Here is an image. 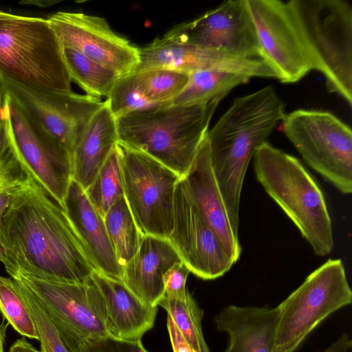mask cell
I'll return each instance as SVG.
<instances>
[{
  "label": "cell",
  "instance_id": "cell-4",
  "mask_svg": "<svg viewBox=\"0 0 352 352\" xmlns=\"http://www.w3.org/2000/svg\"><path fill=\"white\" fill-rule=\"evenodd\" d=\"M257 181L295 224L316 254L333 248L332 223L324 195L295 157L265 142L256 151Z\"/></svg>",
  "mask_w": 352,
  "mask_h": 352
},
{
  "label": "cell",
  "instance_id": "cell-40",
  "mask_svg": "<svg viewBox=\"0 0 352 352\" xmlns=\"http://www.w3.org/2000/svg\"><path fill=\"white\" fill-rule=\"evenodd\" d=\"M5 102V93L4 91L0 84V120L2 118V114L4 107Z\"/></svg>",
  "mask_w": 352,
  "mask_h": 352
},
{
  "label": "cell",
  "instance_id": "cell-30",
  "mask_svg": "<svg viewBox=\"0 0 352 352\" xmlns=\"http://www.w3.org/2000/svg\"><path fill=\"white\" fill-rule=\"evenodd\" d=\"M138 72L145 95L158 105L170 104L185 87L189 77L188 74L166 69Z\"/></svg>",
  "mask_w": 352,
  "mask_h": 352
},
{
  "label": "cell",
  "instance_id": "cell-28",
  "mask_svg": "<svg viewBox=\"0 0 352 352\" xmlns=\"http://www.w3.org/2000/svg\"><path fill=\"white\" fill-rule=\"evenodd\" d=\"M91 204L103 217L110 207L124 197V186L119 153L116 146L85 190Z\"/></svg>",
  "mask_w": 352,
  "mask_h": 352
},
{
  "label": "cell",
  "instance_id": "cell-34",
  "mask_svg": "<svg viewBox=\"0 0 352 352\" xmlns=\"http://www.w3.org/2000/svg\"><path fill=\"white\" fill-rule=\"evenodd\" d=\"M77 352H148L141 340H126L110 334L84 341Z\"/></svg>",
  "mask_w": 352,
  "mask_h": 352
},
{
  "label": "cell",
  "instance_id": "cell-29",
  "mask_svg": "<svg viewBox=\"0 0 352 352\" xmlns=\"http://www.w3.org/2000/svg\"><path fill=\"white\" fill-rule=\"evenodd\" d=\"M105 101L116 119L134 111L162 106L148 99L138 72L121 76Z\"/></svg>",
  "mask_w": 352,
  "mask_h": 352
},
{
  "label": "cell",
  "instance_id": "cell-12",
  "mask_svg": "<svg viewBox=\"0 0 352 352\" xmlns=\"http://www.w3.org/2000/svg\"><path fill=\"white\" fill-rule=\"evenodd\" d=\"M261 59L283 83H294L313 70L287 1L247 0Z\"/></svg>",
  "mask_w": 352,
  "mask_h": 352
},
{
  "label": "cell",
  "instance_id": "cell-16",
  "mask_svg": "<svg viewBox=\"0 0 352 352\" xmlns=\"http://www.w3.org/2000/svg\"><path fill=\"white\" fill-rule=\"evenodd\" d=\"M48 21L63 46L113 70L120 76L136 71L139 48L114 32L102 17L58 12Z\"/></svg>",
  "mask_w": 352,
  "mask_h": 352
},
{
  "label": "cell",
  "instance_id": "cell-33",
  "mask_svg": "<svg viewBox=\"0 0 352 352\" xmlns=\"http://www.w3.org/2000/svg\"><path fill=\"white\" fill-rule=\"evenodd\" d=\"M26 177L11 149L0 162V217L9 206L14 190Z\"/></svg>",
  "mask_w": 352,
  "mask_h": 352
},
{
  "label": "cell",
  "instance_id": "cell-36",
  "mask_svg": "<svg viewBox=\"0 0 352 352\" xmlns=\"http://www.w3.org/2000/svg\"><path fill=\"white\" fill-rule=\"evenodd\" d=\"M167 328L173 352H195L183 338L168 316H167Z\"/></svg>",
  "mask_w": 352,
  "mask_h": 352
},
{
  "label": "cell",
  "instance_id": "cell-22",
  "mask_svg": "<svg viewBox=\"0 0 352 352\" xmlns=\"http://www.w3.org/2000/svg\"><path fill=\"white\" fill-rule=\"evenodd\" d=\"M91 277L104 300L109 334L122 339L141 340L153 327L157 307L144 304L122 281L96 270Z\"/></svg>",
  "mask_w": 352,
  "mask_h": 352
},
{
  "label": "cell",
  "instance_id": "cell-42",
  "mask_svg": "<svg viewBox=\"0 0 352 352\" xmlns=\"http://www.w3.org/2000/svg\"><path fill=\"white\" fill-rule=\"evenodd\" d=\"M1 256H2V252H1V250L0 248V261H1Z\"/></svg>",
  "mask_w": 352,
  "mask_h": 352
},
{
  "label": "cell",
  "instance_id": "cell-32",
  "mask_svg": "<svg viewBox=\"0 0 352 352\" xmlns=\"http://www.w3.org/2000/svg\"><path fill=\"white\" fill-rule=\"evenodd\" d=\"M13 280L35 323L41 352H76L46 315L34 295L21 283Z\"/></svg>",
  "mask_w": 352,
  "mask_h": 352
},
{
  "label": "cell",
  "instance_id": "cell-39",
  "mask_svg": "<svg viewBox=\"0 0 352 352\" xmlns=\"http://www.w3.org/2000/svg\"><path fill=\"white\" fill-rule=\"evenodd\" d=\"M8 352H41V351H38L25 338H21L10 346Z\"/></svg>",
  "mask_w": 352,
  "mask_h": 352
},
{
  "label": "cell",
  "instance_id": "cell-6",
  "mask_svg": "<svg viewBox=\"0 0 352 352\" xmlns=\"http://www.w3.org/2000/svg\"><path fill=\"white\" fill-rule=\"evenodd\" d=\"M313 69L352 104V6L344 0L287 1Z\"/></svg>",
  "mask_w": 352,
  "mask_h": 352
},
{
  "label": "cell",
  "instance_id": "cell-7",
  "mask_svg": "<svg viewBox=\"0 0 352 352\" xmlns=\"http://www.w3.org/2000/svg\"><path fill=\"white\" fill-rule=\"evenodd\" d=\"M351 301L342 261L328 259L277 306L274 352H294L322 320Z\"/></svg>",
  "mask_w": 352,
  "mask_h": 352
},
{
  "label": "cell",
  "instance_id": "cell-23",
  "mask_svg": "<svg viewBox=\"0 0 352 352\" xmlns=\"http://www.w3.org/2000/svg\"><path fill=\"white\" fill-rule=\"evenodd\" d=\"M118 142L116 119L104 101L71 152L72 179L87 190Z\"/></svg>",
  "mask_w": 352,
  "mask_h": 352
},
{
  "label": "cell",
  "instance_id": "cell-1",
  "mask_svg": "<svg viewBox=\"0 0 352 352\" xmlns=\"http://www.w3.org/2000/svg\"><path fill=\"white\" fill-rule=\"evenodd\" d=\"M0 248L11 277L76 283L97 271L63 207L28 176L0 217Z\"/></svg>",
  "mask_w": 352,
  "mask_h": 352
},
{
  "label": "cell",
  "instance_id": "cell-20",
  "mask_svg": "<svg viewBox=\"0 0 352 352\" xmlns=\"http://www.w3.org/2000/svg\"><path fill=\"white\" fill-rule=\"evenodd\" d=\"M181 262L168 239L144 235L138 252L122 269V282L144 304L157 307L164 294V274Z\"/></svg>",
  "mask_w": 352,
  "mask_h": 352
},
{
  "label": "cell",
  "instance_id": "cell-27",
  "mask_svg": "<svg viewBox=\"0 0 352 352\" xmlns=\"http://www.w3.org/2000/svg\"><path fill=\"white\" fill-rule=\"evenodd\" d=\"M157 305L166 311L183 338L195 352H210L202 331L203 311L189 292L183 299L162 296Z\"/></svg>",
  "mask_w": 352,
  "mask_h": 352
},
{
  "label": "cell",
  "instance_id": "cell-13",
  "mask_svg": "<svg viewBox=\"0 0 352 352\" xmlns=\"http://www.w3.org/2000/svg\"><path fill=\"white\" fill-rule=\"evenodd\" d=\"M168 240L190 272L202 279L221 277L234 264L197 207L184 177L175 186Z\"/></svg>",
  "mask_w": 352,
  "mask_h": 352
},
{
  "label": "cell",
  "instance_id": "cell-35",
  "mask_svg": "<svg viewBox=\"0 0 352 352\" xmlns=\"http://www.w3.org/2000/svg\"><path fill=\"white\" fill-rule=\"evenodd\" d=\"M190 272L183 263L173 265L164 275V296L175 299H183L188 294L186 280Z\"/></svg>",
  "mask_w": 352,
  "mask_h": 352
},
{
  "label": "cell",
  "instance_id": "cell-21",
  "mask_svg": "<svg viewBox=\"0 0 352 352\" xmlns=\"http://www.w3.org/2000/svg\"><path fill=\"white\" fill-rule=\"evenodd\" d=\"M218 331L227 333L225 352H274L278 307L229 305L214 318Z\"/></svg>",
  "mask_w": 352,
  "mask_h": 352
},
{
  "label": "cell",
  "instance_id": "cell-17",
  "mask_svg": "<svg viewBox=\"0 0 352 352\" xmlns=\"http://www.w3.org/2000/svg\"><path fill=\"white\" fill-rule=\"evenodd\" d=\"M140 63L135 72L166 69L190 74L217 69L252 77L276 78L271 68L259 58L232 57L181 41L168 32L139 48Z\"/></svg>",
  "mask_w": 352,
  "mask_h": 352
},
{
  "label": "cell",
  "instance_id": "cell-41",
  "mask_svg": "<svg viewBox=\"0 0 352 352\" xmlns=\"http://www.w3.org/2000/svg\"><path fill=\"white\" fill-rule=\"evenodd\" d=\"M0 352H3V338H2V335H1V330H0Z\"/></svg>",
  "mask_w": 352,
  "mask_h": 352
},
{
  "label": "cell",
  "instance_id": "cell-18",
  "mask_svg": "<svg viewBox=\"0 0 352 352\" xmlns=\"http://www.w3.org/2000/svg\"><path fill=\"white\" fill-rule=\"evenodd\" d=\"M185 178L190 195L202 216L219 238L226 254L236 263L241 248L231 228L226 206L214 176L208 142H202Z\"/></svg>",
  "mask_w": 352,
  "mask_h": 352
},
{
  "label": "cell",
  "instance_id": "cell-9",
  "mask_svg": "<svg viewBox=\"0 0 352 352\" xmlns=\"http://www.w3.org/2000/svg\"><path fill=\"white\" fill-rule=\"evenodd\" d=\"M124 196L143 235L168 239L173 228L174 195L181 178L149 155L118 142Z\"/></svg>",
  "mask_w": 352,
  "mask_h": 352
},
{
  "label": "cell",
  "instance_id": "cell-8",
  "mask_svg": "<svg viewBox=\"0 0 352 352\" xmlns=\"http://www.w3.org/2000/svg\"><path fill=\"white\" fill-rule=\"evenodd\" d=\"M283 129L304 161L340 192H352V131L333 113L297 109L285 115Z\"/></svg>",
  "mask_w": 352,
  "mask_h": 352
},
{
  "label": "cell",
  "instance_id": "cell-15",
  "mask_svg": "<svg viewBox=\"0 0 352 352\" xmlns=\"http://www.w3.org/2000/svg\"><path fill=\"white\" fill-rule=\"evenodd\" d=\"M3 89L69 154L104 101L89 95L34 91L0 76Z\"/></svg>",
  "mask_w": 352,
  "mask_h": 352
},
{
  "label": "cell",
  "instance_id": "cell-26",
  "mask_svg": "<svg viewBox=\"0 0 352 352\" xmlns=\"http://www.w3.org/2000/svg\"><path fill=\"white\" fill-rule=\"evenodd\" d=\"M63 54L72 80L76 81L87 95L108 98L121 76L69 47L63 46Z\"/></svg>",
  "mask_w": 352,
  "mask_h": 352
},
{
  "label": "cell",
  "instance_id": "cell-5",
  "mask_svg": "<svg viewBox=\"0 0 352 352\" xmlns=\"http://www.w3.org/2000/svg\"><path fill=\"white\" fill-rule=\"evenodd\" d=\"M0 76L37 91H72L63 46L48 19L0 11Z\"/></svg>",
  "mask_w": 352,
  "mask_h": 352
},
{
  "label": "cell",
  "instance_id": "cell-31",
  "mask_svg": "<svg viewBox=\"0 0 352 352\" xmlns=\"http://www.w3.org/2000/svg\"><path fill=\"white\" fill-rule=\"evenodd\" d=\"M0 312L21 336L38 340L32 317L12 278L0 275Z\"/></svg>",
  "mask_w": 352,
  "mask_h": 352
},
{
  "label": "cell",
  "instance_id": "cell-24",
  "mask_svg": "<svg viewBox=\"0 0 352 352\" xmlns=\"http://www.w3.org/2000/svg\"><path fill=\"white\" fill-rule=\"evenodd\" d=\"M250 78L245 74L223 70L197 71L189 74L186 85L170 104H200L222 99L234 87Z\"/></svg>",
  "mask_w": 352,
  "mask_h": 352
},
{
  "label": "cell",
  "instance_id": "cell-11",
  "mask_svg": "<svg viewBox=\"0 0 352 352\" xmlns=\"http://www.w3.org/2000/svg\"><path fill=\"white\" fill-rule=\"evenodd\" d=\"M4 93L1 119L14 156L25 175L63 206L72 180L69 153L50 136L12 96Z\"/></svg>",
  "mask_w": 352,
  "mask_h": 352
},
{
  "label": "cell",
  "instance_id": "cell-19",
  "mask_svg": "<svg viewBox=\"0 0 352 352\" xmlns=\"http://www.w3.org/2000/svg\"><path fill=\"white\" fill-rule=\"evenodd\" d=\"M63 207L97 271L122 281V270L103 217L91 204L85 190L73 179L69 183Z\"/></svg>",
  "mask_w": 352,
  "mask_h": 352
},
{
  "label": "cell",
  "instance_id": "cell-10",
  "mask_svg": "<svg viewBox=\"0 0 352 352\" xmlns=\"http://www.w3.org/2000/svg\"><path fill=\"white\" fill-rule=\"evenodd\" d=\"M26 287L65 340L77 352L85 340L109 334L107 309L90 276L83 283H65L25 274L12 276Z\"/></svg>",
  "mask_w": 352,
  "mask_h": 352
},
{
  "label": "cell",
  "instance_id": "cell-14",
  "mask_svg": "<svg viewBox=\"0 0 352 352\" xmlns=\"http://www.w3.org/2000/svg\"><path fill=\"white\" fill-rule=\"evenodd\" d=\"M168 33L232 57L261 59V47L247 0L224 1L196 19L175 26Z\"/></svg>",
  "mask_w": 352,
  "mask_h": 352
},
{
  "label": "cell",
  "instance_id": "cell-2",
  "mask_svg": "<svg viewBox=\"0 0 352 352\" xmlns=\"http://www.w3.org/2000/svg\"><path fill=\"white\" fill-rule=\"evenodd\" d=\"M285 106L271 85L236 98L208 131L210 163L230 226L239 225L246 170L257 148L285 117Z\"/></svg>",
  "mask_w": 352,
  "mask_h": 352
},
{
  "label": "cell",
  "instance_id": "cell-3",
  "mask_svg": "<svg viewBox=\"0 0 352 352\" xmlns=\"http://www.w3.org/2000/svg\"><path fill=\"white\" fill-rule=\"evenodd\" d=\"M221 100L166 104L129 113L116 119L118 142L149 155L184 177Z\"/></svg>",
  "mask_w": 352,
  "mask_h": 352
},
{
  "label": "cell",
  "instance_id": "cell-38",
  "mask_svg": "<svg viewBox=\"0 0 352 352\" xmlns=\"http://www.w3.org/2000/svg\"><path fill=\"white\" fill-rule=\"evenodd\" d=\"M10 150L7 129L4 121L1 119L0 120V162L9 154Z\"/></svg>",
  "mask_w": 352,
  "mask_h": 352
},
{
  "label": "cell",
  "instance_id": "cell-37",
  "mask_svg": "<svg viewBox=\"0 0 352 352\" xmlns=\"http://www.w3.org/2000/svg\"><path fill=\"white\" fill-rule=\"evenodd\" d=\"M351 345L352 342L349 336L343 333L321 352H350Z\"/></svg>",
  "mask_w": 352,
  "mask_h": 352
},
{
  "label": "cell",
  "instance_id": "cell-25",
  "mask_svg": "<svg viewBox=\"0 0 352 352\" xmlns=\"http://www.w3.org/2000/svg\"><path fill=\"white\" fill-rule=\"evenodd\" d=\"M108 236L122 270L133 257L143 234L129 210L124 196L113 204L103 216Z\"/></svg>",
  "mask_w": 352,
  "mask_h": 352
}]
</instances>
